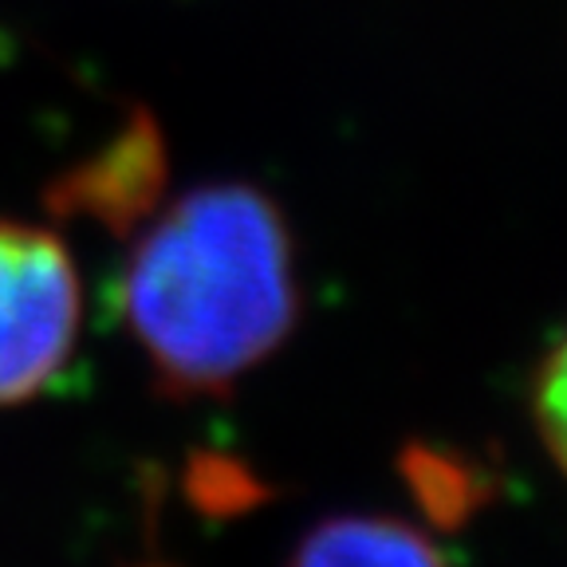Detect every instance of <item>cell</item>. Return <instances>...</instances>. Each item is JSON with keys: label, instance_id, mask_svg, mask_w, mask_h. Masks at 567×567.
I'll use <instances>...</instances> for the list:
<instances>
[{"label": "cell", "instance_id": "cell-1", "mask_svg": "<svg viewBox=\"0 0 567 567\" xmlns=\"http://www.w3.org/2000/svg\"><path fill=\"white\" fill-rule=\"evenodd\" d=\"M118 316L169 399H221L292 336L296 240L257 186H197L134 229Z\"/></svg>", "mask_w": 567, "mask_h": 567}, {"label": "cell", "instance_id": "cell-4", "mask_svg": "<svg viewBox=\"0 0 567 567\" xmlns=\"http://www.w3.org/2000/svg\"><path fill=\"white\" fill-rule=\"evenodd\" d=\"M288 567H450V559L399 516H331L296 544Z\"/></svg>", "mask_w": 567, "mask_h": 567}, {"label": "cell", "instance_id": "cell-5", "mask_svg": "<svg viewBox=\"0 0 567 567\" xmlns=\"http://www.w3.org/2000/svg\"><path fill=\"white\" fill-rule=\"evenodd\" d=\"M406 477H410V485H414V493L422 496V505L442 524L461 520V516L481 501L477 477H470V465L442 457V453L410 450Z\"/></svg>", "mask_w": 567, "mask_h": 567}, {"label": "cell", "instance_id": "cell-2", "mask_svg": "<svg viewBox=\"0 0 567 567\" xmlns=\"http://www.w3.org/2000/svg\"><path fill=\"white\" fill-rule=\"evenodd\" d=\"M83 284L60 233L0 217V410L40 399L80 343Z\"/></svg>", "mask_w": 567, "mask_h": 567}, {"label": "cell", "instance_id": "cell-6", "mask_svg": "<svg viewBox=\"0 0 567 567\" xmlns=\"http://www.w3.org/2000/svg\"><path fill=\"white\" fill-rule=\"evenodd\" d=\"M536 425L544 430V445L551 450V457L559 461V445H564V347L551 343L548 359L536 371Z\"/></svg>", "mask_w": 567, "mask_h": 567}, {"label": "cell", "instance_id": "cell-3", "mask_svg": "<svg viewBox=\"0 0 567 567\" xmlns=\"http://www.w3.org/2000/svg\"><path fill=\"white\" fill-rule=\"evenodd\" d=\"M162 197V142L151 123H134L99 158L75 166L55 189V209L95 217L111 233H134Z\"/></svg>", "mask_w": 567, "mask_h": 567}]
</instances>
